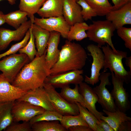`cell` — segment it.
<instances>
[{"mask_svg": "<svg viewBox=\"0 0 131 131\" xmlns=\"http://www.w3.org/2000/svg\"><path fill=\"white\" fill-rule=\"evenodd\" d=\"M46 53V50L42 55L36 56L25 64L11 84L25 91L43 87L46 78L50 74L45 61Z\"/></svg>", "mask_w": 131, "mask_h": 131, "instance_id": "cell-1", "label": "cell"}, {"mask_svg": "<svg viewBox=\"0 0 131 131\" xmlns=\"http://www.w3.org/2000/svg\"><path fill=\"white\" fill-rule=\"evenodd\" d=\"M87 58L86 52L81 45L67 40L61 47L57 61L50 70V75L82 69Z\"/></svg>", "mask_w": 131, "mask_h": 131, "instance_id": "cell-2", "label": "cell"}, {"mask_svg": "<svg viewBox=\"0 0 131 131\" xmlns=\"http://www.w3.org/2000/svg\"><path fill=\"white\" fill-rule=\"evenodd\" d=\"M101 48L104 55L103 72H106L108 68L124 82L129 83L131 81V72L126 70L122 62L123 59L127 57V52L114 51L107 44Z\"/></svg>", "mask_w": 131, "mask_h": 131, "instance_id": "cell-3", "label": "cell"}, {"mask_svg": "<svg viewBox=\"0 0 131 131\" xmlns=\"http://www.w3.org/2000/svg\"><path fill=\"white\" fill-rule=\"evenodd\" d=\"M115 29L112 23L107 20L93 21L89 25L86 33L89 40L97 43L100 48L107 43L113 50L116 51L112 40Z\"/></svg>", "mask_w": 131, "mask_h": 131, "instance_id": "cell-4", "label": "cell"}, {"mask_svg": "<svg viewBox=\"0 0 131 131\" xmlns=\"http://www.w3.org/2000/svg\"><path fill=\"white\" fill-rule=\"evenodd\" d=\"M5 57L0 60L1 74L11 83L24 66L29 60L24 54L16 53Z\"/></svg>", "mask_w": 131, "mask_h": 131, "instance_id": "cell-5", "label": "cell"}, {"mask_svg": "<svg viewBox=\"0 0 131 131\" xmlns=\"http://www.w3.org/2000/svg\"><path fill=\"white\" fill-rule=\"evenodd\" d=\"M43 87L57 112L62 116L76 115L80 114L78 106L76 103H71L67 102L50 85L44 83Z\"/></svg>", "mask_w": 131, "mask_h": 131, "instance_id": "cell-6", "label": "cell"}, {"mask_svg": "<svg viewBox=\"0 0 131 131\" xmlns=\"http://www.w3.org/2000/svg\"><path fill=\"white\" fill-rule=\"evenodd\" d=\"M111 75L110 73L102 72L99 77L100 84L93 89L98 97L97 102L103 109L113 112L118 108L111 93L106 87V85L111 84L109 79Z\"/></svg>", "mask_w": 131, "mask_h": 131, "instance_id": "cell-7", "label": "cell"}, {"mask_svg": "<svg viewBox=\"0 0 131 131\" xmlns=\"http://www.w3.org/2000/svg\"><path fill=\"white\" fill-rule=\"evenodd\" d=\"M83 70H72L54 75L46 78L44 83L50 85L55 88H62L70 84L79 85L83 82Z\"/></svg>", "mask_w": 131, "mask_h": 131, "instance_id": "cell-8", "label": "cell"}, {"mask_svg": "<svg viewBox=\"0 0 131 131\" xmlns=\"http://www.w3.org/2000/svg\"><path fill=\"white\" fill-rule=\"evenodd\" d=\"M45 110L24 101H15L12 110L13 121H29L35 116L42 113Z\"/></svg>", "mask_w": 131, "mask_h": 131, "instance_id": "cell-9", "label": "cell"}, {"mask_svg": "<svg viewBox=\"0 0 131 131\" xmlns=\"http://www.w3.org/2000/svg\"><path fill=\"white\" fill-rule=\"evenodd\" d=\"M97 45L90 44L87 49L92 57L93 61L91 68L90 77L85 75L84 81L87 84L94 85L99 81L100 70L103 68L104 64V55L101 49Z\"/></svg>", "mask_w": 131, "mask_h": 131, "instance_id": "cell-10", "label": "cell"}, {"mask_svg": "<svg viewBox=\"0 0 131 131\" xmlns=\"http://www.w3.org/2000/svg\"><path fill=\"white\" fill-rule=\"evenodd\" d=\"M111 72L113 88L111 93L117 108L125 113L130 108L128 93L123 87V81Z\"/></svg>", "mask_w": 131, "mask_h": 131, "instance_id": "cell-11", "label": "cell"}, {"mask_svg": "<svg viewBox=\"0 0 131 131\" xmlns=\"http://www.w3.org/2000/svg\"><path fill=\"white\" fill-rule=\"evenodd\" d=\"M16 100L28 102L34 105L41 107L45 110L56 111L48 94L43 87L27 91Z\"/></svg>", "mask_w": 131, "mask_h": 131, "instance_id": "cell-12", "label": "cell"}, {"mask_svg": "<svg viewBox=\"0 0 131 131\" xmlns=\"http://www.w3.org/2000/svg\"><path fill=\"white\" fill-rule=\"evenodd\" d=\"M34 23L49 32H58L63 38L66 39L71 26L63 16L47 18L35 17Z\"/></svg>", "mask_w": 131, "mask_h": 131, "instance_id": "cell-13", "label": "cell"}, {"mask_svg": "<svg viewBox=\"0 0 131 131\" xmlns=\"http://www.w3.org/2000/svg\"><path fill=\"white\" fill-rule=\"evenodd\" d=\"M103 111L107 116L102 115L101 119L107 122L114 131H131V118L125 113L118 109L113 112L104 109Z\"/></svg>", "mask_w": 131, "mask_h": 131, "instance_id": "cell-14", "label": "cell"}, {"mask_svg": "<svg viewBox=\"0 0 131 131\" xmlns=\"http://www.w3.org/2000/svg\"><path fill=\"white\" fill-rule=\"evenodd\" d=\"M32 23L30 20H28L14 30L0 28V51L6 49L12 41H19L24 38Z\"/></svg>", "mask_w": 131, "mask_h": 131, "instance_id": "cell-15", "label": "cell"}, {"mask_svg": "<svg viewBox=\"0 0 131 131\" xmlns=\"http://www.w3.org/2000/svg\"><path fill=\"white\" fill-rule=\"evenodd\" d=\"M106 20L111 22L116 29L126 25L131 24V2L120 8L111 11L106 16Z\"/></svg>", "mask_w": 131, "mask_h": 131, "instance_id": "cell-16", "label": "cell"}, {"mask_svg": "<svg viewBox=\"0 0 131 131\" xmlns=\"http://www.w3.org/2000/svg\"><path fill=\"white\" fill-rule=\"evenodd\" d=\"M26 91L13 85L0 74V102L15 101Z\"/></svg>", "mask_w": 131, "mask_h": 131, "instance_id": "cell-17", "label": "cell"}, {"mask_svg": "<svg viewBox=\"0 0 131 131\" xmlns=\"http://www.w3.org/2000/svg\"><path fill=\"white\" fill-rule=\"evenodd\" d=\"M61 36V34L58 32H50L45 59L46 64L50 70L57 62L59 56L60 50L58 47Z\"/></svg>", "mask_w": 131, "mask_h": 131, "instance_id": "cell-18", "label": "cell"}, {"mask_svg": "<svg viewBox=\"0 0 131 131\" xmlns=\"http://www.w3.org/2000/svg\"><path fill=\"white\" fill-rule=\"evenodd\" d=\"M81 9V7L75 0H64L63 16L70 25L83 22Z\"/></svg>", "mask_w": 131, "mask_h": 131, "instance_id": "cell-19", "label": "cell"}, {"mask_svg": "<svg viewBox=\"0 0 131 131\" xmlns=\"http://www.w3.org/2000/svg\"><path fill=\"white\" fill-rule=\"evenodd\" d=\"M79 91L83 97L87 104L88 110L99 121L103 113L98 111L96 109V104L98 102V97L91 87L86 82H82L79 85Z\"/></svg>", "mask_w": 131, "mask_h": 131, "instance_id": "cell-20", "label": "cell"}, {"mask_svg": "<svg viewBox=\"0 0 131 131\" xmlns=\"http://www.w3.org/2000/svg\"><path fill=\"white\" fill-rule=\"evenodd\" d=\"M30 28L34 38L37 49L36 56H41L46 50L50 32L34 23L32 24Z\"/></svg>", "mask_w": 131, "mask_h": 131, "instance_id": "cell-21", "label": "cell"}, {"mask_svg": "<svg viewBox=\"0 0 131 131\" xmlns=\"http://www.w3.org/2000/svg\"><path fill=\"white\" fill-rule=\"evenodd\" d=\"M64 0H46L37 13L41 18L63 16Z\"/></svg>", "mask_w": 131, "mask_h": 131, "instance_id": "cell-22", "label": "cell"}, {"mask_svg": "<svg viewBox=\"0 0 131 131\" xmlns=\"http://www.w3.org/2000/svg\"><path fill=\"white\" fill-rule=\"evenodd\" d=\"M75 85L73 89L71 88L69 86L62 88L60 93V95L68 102L71 103H78L88 110L87 104L79 92V85Z\"/></svg>", "mask_w": 131, "mask_h": 131, "instance_id": "cell-23", "label": "cell"}, {"mask_svg": "<svg viewBox=\"0 0 131 131\" xmlns=\"http://www.w3.org/2000/svg\"><path fill=\"white\" fill-rule=\"evenodd\" d=\"M46 0H20L19 9L26 13L32 22L34 23V15L37 13Z\"/></svg>", "mask_w": 131, "mask_h": 131, "instance_id": "cell-24", "label": "cell"}, {"mask_svg": "<svg viewBox=\"0 0 131 131\" xmlns=\"http://www.w3.org/2000/svg\"><path fill=\"white\" fill-rule=\"evenodd\" d=\"M14 102H0V131L5 130L13 121L12 110Z\"/></svg>", "mask_w": 131, "mask_h": 131, "instance_id": "cell-25", "label": "cell"}, {"mask_svg": "<svg viewBox=\"0 0 131 131\" xmlns=\"http://www.w3.org/2000/svg\"><path fill=\"white\" fill-rule=\"evenodd\" d=\"M89 27V25L83 22L75 23L70 26L66 39L70 41H80L87 38L86 31Z\"/></svg>", "mask_w": 131, "mask_h": 131, "instance_id": "cell-26", "label": "cell"}, {"mask_svg": "<svg viewBox=\"0 0 131 131\" xmlns=\"http://www.w3.org/2000/svg\"><path fill=\"white\" fill-rule=\"evenodd\" d=\"M26 13L19 9L4 15L5 23L15 29L27 20Z\"/></svg>", "mask_w": 131, "mask_h": 131, "instance_id": "cell-27", "label": "cell"}, {"mask_svg": "<svg viewBox=\"0 0 131 131\" xmlns=\"http://www.w3.org/2000/svg\"><path fill=\"white\" fill-rule=\"evenodd\" d=\"M58 121H41L31 125L33 131H67Z\"/></svg>", "mask_w": 131, "mask_h": 131, "instance_id": "cell-28", "label": "cell"}, {"mask_svg": "<svg viewBox=\"0 0 131 131\" xmlns=\"http://www.w3.org/2000/svg\"><path fill=\"white\" fill-rule=\"evenodd\" d=\"M93 10L97 16H106L113 10V6L108 0H85Z\"/></svg>", "mask_w": 131, "mask_h": 131, "instance_id": "cell-29", "label": "cell"}, {"mask_svg": "<svg viewBox=\"0 0 131 131\" xmlns=\"http://www.w3.org/2000/svg\"><path fill=\"white\" fill-rule=\"evenodd\" d=\"M75 103L78 106L80 114L93 131H101L97 124L98 120L95 116L86 108L82 106L79 103Z\"/></svg>", "mask_w": 131, "mask_h": 131, "instance_id": "cell-30", "label": "cell"}, {"mask_svg": "<svg viewBox=\"0 0 131 131\" xmlns=\"http://www.w3.org/2000/svg\"><path fill=\"white\" fill-rule=\"evenodd\" d=\"M60 122L61 125L67 130L69 128L78 125L89 126L82 116L80 114L76 115L63 116Z\"/></svg>", "mask_w": 131, "mask_h": 131, "instance_id": "cell-31", "label": "cell"}, {"mask_svg": "<svg viewBox=\"0 0 131 131\" xmlns=\"http://www.w3.org/2000/svg\"><path fill=\"white\" fill-rule=\"evenodd\" d=\"M62 116L56 111L45 110L42 113L34 116L29 122L31 125L35 123L41 121H58L60 122Z\"/></svg>", "mask_w": 131, "mask_h": 131, "instance_id": "cell-32", "label": "cell"}, {"mask_svg": "<svg viewBox=\"0 0 131 131\" xmlns=\"http://www.w3.org/2000/svg\"><path fill=\"white\" fill-rule=\"evenodd\" d=\"M30 28L29 29L30 37L28 41L25 46L20 49L18 51L20 53L26 55L29 60L31 61L34 58L35 56H36L37 50L35 49L34 38Z\"/></svg>", "mask_w": 131, "mask_h": 131, "instance_id": "cell-33", "label": "cell"}, {"mask_svg": "<svg viewBox=\"0 0 131 131\" xmlns=\"http://www.w3.org/2000/svg\"><path fill=\"white\" fill-rule=\"evenodd\" d=\"M30 37L29 29L27 31L24 37L20 41L12 45L7 51L0 54V59L2 58L16 53L20 49L25 46L27 43Z\"/></svg>", "mask_w": 131, "mask_h": 131, "instance_id": "cell-34", "label": "cell"}, {"mask_svg": "<svg viewBox=\"0 0 131 131\" xmlns=\"http://www.w3.org/2000/svg\"><path fill=\"white\" fill-rule=\"evenodd\" d=\"M77 2L81 8V14L84 20H91L92 17L97 16L93 10L85 0H79Z\"/></svg>", "mask_w": 131, "mask_h": 131, "instance_id": "cell-35", "label": "cell"}, {"mask_svg": "<svg viewBox=\"0 0 131 131\" xmlns=\"http://www.w3.org/2000/svg\"><path fill=\"white\" fill-rule=\"evenodd\" d=\"M118 35L124 42L125 47L131 51V28L123 26L117 29Z\"/></svg>", "mask_w": 131, "mask_h": 131, "instance_id": "cell-36", "label": "cell"}, {"mask_svg": "<svg viewBox=\"0 0 131 131\" xmlns=\"http://www.w3.org/2000/svg\"><path fill=\"white\" fill-rule=\"evenodd\" d=\"M6 131H32L31 125L29 121H24L22 123L13 122L5 130Z\"/></svg>", "mask_w": 131, "mask_h": 131, "instance_id": "cell-37", "label": "cell"}, {"mask_svg": "<svg viewBox=\"0 0 131 131\" xmlns=\"http://www.w3.org/2000/svg\"><path fill=\"white\" fill-rule=\"evenodd\" d=\"M97 124L101 131H114L108 123L103 120H98Z\"/></svg>", "mask_w": 131, "mask_h": 131, "instance_id": "cell-38", "label": "cell"}, {"mask_svg": "<svg viewBox=\"0 0 131 131\" xmlns=\"http://www.w3.org/2000/svg\"><path fill=\"white\" fill-rule=\"evenodd\" d=\"M68 131H93L89 126L78 125L69 128Z\"/></svg>", "mask_w": 131, "mask_h": 131, "instance_id": "cell-39", "label": "cell"}, {"mask_svg": "<svg viewBox=\"0 0 131 131\" xmlns=\"http://www.w3.org/2000/svg\"><path fill=\"white\" fill-rule=\"evenodd\" d=\"M114 5L113 10L118 9L129 2L128 0H112Z\"/></svg>", "mask_w": 131, "mask_h": 131, "instance_id": "cell-40", "label": "cell"}, {"mask_svg": "<svg viewBox=\"0 0 131 131\" xmlns=\"http://www.w3.org/2000/svg\"><path fill=\"white\" fill-rule=\"evenodd\" d=\"M125 58L126 66L129 67L130 71L131 72V56L128 57H127Z\"/></svg>", "mask_w": 131, "mask_h": 131, "instance_id": "cell-41", "label": "cell"}, {"mask_svg": "<svg viewBox=\"0 0 131 131\" xmlns=\"http://www.w3.org/2000/svg\"><path fill=\"white\" fill-rule=\"evenodd\" d=\"M4 15L3 12L0 11V26L5 23V20L3 17Z\"/></svg>", "mask_w": 131, "mask_h": 131, "instance_id": "cell-42", "label": "cell"}, {"mask_svg": "<svg viewBox=\"0 0 131 131\" xmlns=\"http://www.w3.org/2000/svg\"><path fill=\"white\" fill-rule=\"evenodd\" d=\"M2 0H0V1ZM7 0L9 3L11 5H13L15 4L16 3V0Z\"/></svg>", "mask_w": 131, "mask_h": 131, "instance_id": "cell-43", "label": "cell"}, {"mask_svg": "<svg viewBox=\"0 0 131 131\" xmlns=\"http://www.w3.org/2000/svg\"><path fill=\"white\" fill-rule=\"evenodd\" d=\"M129 2H131V0H128Z\"/></svg>", "mask_w": 131, "mask_h": 131, "instance_id": "cell-44", "label": "cell"}, {"mask_svg": "<svg viewBox=\"0 0 131 131\" xmlns=\"http://www.w3.org/2000/svg\"><path fill=\"white\" fill-rule=\"evenodd\" d=\"M78 0H75L76 1H78Z\"/></svg>", "mask_w": 131, "mask_h": 131, "instance_id": "cell-45", "label": "cell"}]
</instances>
